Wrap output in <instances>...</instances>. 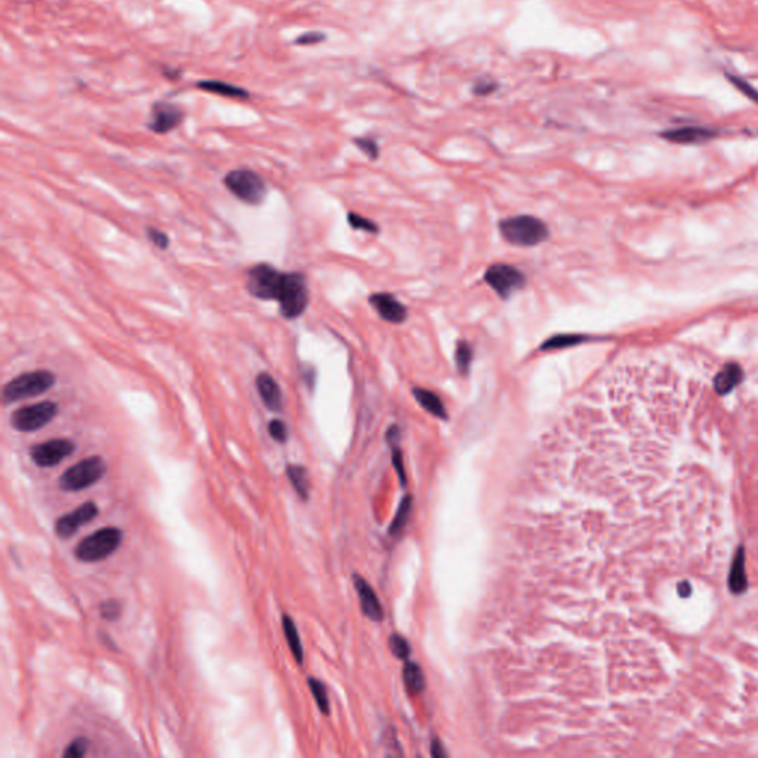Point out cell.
Masks as SVG:
<instances>
[{
  "label": "cell",
  "instance_id": "cell-1",
  "mask_svg": "<svg viewBox=\"0 0 758 758\" xmlns=\"http://www.w3.org/2000/svg\"><path fill=\"white\" fill-rule=\"evenodd\" d=\"M248 289L261 300L279 302L286 319L300 317L309 304V288L300 273H282L269 264H258L248 273Z\"/></svg>",
  "mask_w": 758,
  "mask_h": 758
},
{
  "label": "cell",
  "instance_id": "cell-2",
  "mask_svg": "<svg viewBox=\"0 0 758 758\" xmlns=\"http://www.w3.org/2000/svg\"><path fill=\"white\" fill-rule=\"evenodd\" d=\"M502 237L516 246H536L548 239L550 231L541 220L530 215H518L499 222Z\"/></svg>",
  "mask_w": 758,
  "mask_h": 758
},
{
  "label": "cell",
  "instance_id": "cell-3",
  "mask_svg": "<svg viewBox=\"0 0 758 758\" xmlns=\"http://www.w3.org/2000/svg\"><path fill=\"white\" fill-rule=\"evenodd\" d=\"M123 539V532L117 527H104L79 542L75 556L79 561L95 563L107 558L115 552Z\"/></svg>",
  "mask_w": 758,
  "mask_h": 758
},
{
  "label": "cell",
  "instance_id": "cell-4",
  "mask_svg": "<svg viewBox=\"0 0 758 758\" xmlns=\"http://www.w3.org/2000/svg\"><path fill=\"white\" fill-rule=\"evenodd\" d=\"M55 384V376L49 371H32L18 375L3 387V402L6 405L24 400L46 393Z\"/></svg>",
  "mask_w": 758,
  "mask_h": 758
},
{
  "label": "cell",
  "instance_id": "cell-5",
  "mask_svg": "<svg viewBox=\"0 0 758 758\" xmlns=\"http://www.w3.org/2000/svg\"><path fill=\"white\" fill-rule=\"evenodd\" d=\"M106 473V460L101 456H89L66 469L59 477L58 485L66 492H79L98 483Z\"/></svg>",
  "mask_w": 758,
  "mask_h": 758
},
{
  "label": "cell",
  "instance_id": "cell-6",
  "mask_svg": "<svg viewBox=\"0 0 758 758\" xmlns=\"http://www.w3.org/2000/svg\"><path fill=\"white\" fill-rule=\"evenodd\" d=\"M224 184L235 197L249 204H260L267 194L264 179L257 172L249 169L231 171L224 178Z\"/></svg>",
  "mask_w": 758,
  "mask_h": 758
},
{
  "label": "cell",
  "instance_id": "cell-7",
  "mask_svg": "<svg viewBox=\"0 0 758 758\" xmlns=\"http://www.w3.org/2000/svg\"><path fill=\"white\" fill-rule=\"evenodd\" d=\"M58 414V405L54 402H40L19 407L11 416V425L17 431L32 433L43 428Z\"/></svg>",
  "mask_w": 758,
  "mask_h": 758
},
{
  "label": "cell",
  "instance_id": "cell-8",
  "mask_svg": "<svg viewBox=\"0 0 758 758\" xmlns=\"http://www.w3.org/2000/svg\"><path fill=\"white\" fill-rule=\"evenodd\" d=\"M485 282L501 298H508L511 293L521 289L526 283L525 274L508 264H494L485 273Z\"/></svg>",
  "mask_w": 758,
  "mask_h": 758
},
{
  "label": "cell",
  "instance_id": "cell-9",
  "mask_svg": "<svg viewBox=\"0 0 758 758\" xmlns=\"http://www.w3.org/2000/svg\"><path fill=\"white\" fill-rule=\"evenodd\" d=\"M75 443L67 438H52L36 445L30 450L33 463L42 468L55 467L75 452Z\"/></svg>",
  "mask_w": 758,
  "mask_h": 758
},
{
  "label": "cell",
  "instance_id": "cell-10",
  "mask_svg": "<svg viewBox=\"0 0 758 758\" xmlns=\"http://www.w3.org/2000/svg\"><path fill=\"white\" fill-rule=\"evenodd\" d=\"M98 507L94 502H85V504L79 505L73 513H68L63 517H59L55 523V534L58 538H71L76 532L84 526L88 525L90 520H94L98 516Z\"/></svg>",
  "mask_w": 758,
  "mask_h": 758
},
{
  "label": "cell",
  "instance_id": "cell-11",
  "mask_svg": "<svg viewBox=\"0 0 758 758\" xmlns=\"http://www.w3.org/2000/svg\"><path fill=\"white\" fill-rule=\"evenodd\" d=\"M181 120L182 110L178 106L171 104V102L166 101H160L156 102L151 108V122L148 126L156 134H166V132L175 129Z\"/></svg>",
  "mask_w": 758,
  "mask_h": 758
},
{
  "label": "cell",
  "instance_id": "cell-12",
  "mask_svg": "<svg viewBox=\"0 0 758 758\" xmlns=\"http://www.w3.org/2000/svg\"><path fill=\"white\" fill-rule=\"evenodd\" d=\"M371 304L384 320L390 323H402L406 320V307L390 293H375L371 296Z\"/></svg>",
  "mask_w": 758,
  "mask_h": 758
},
{
  "label": "cell",
  "instance_id": "cell-13",
  "mask_svg": "<svg viewBox=\"0 0 758 758\" xmlns=\"http://www.w3.org/2000/svg\"><path fill=\"white\" fill-rule=\"evenodd\" d=\"M354 585L358 594V600H360L362 612L372 621H378V622L382 621L384 610L373 588L369 585L362 576H357V575L354 576Z\"/></svg>",
  "mask_w": 758,
  "mask_h": 758
},
{
  "label": "cell",
  "instance_id": "cell-14",
  "mask_svg": "<svg viewBox=\"0 0 758 758\" xmlns=\"http://www.w3.org/2000/svg\"><path fill=\"white\" fill-rule=\"evenodd\" d=\"M715 135V132L710 128L702 126H683L663 132L662 137L677 144H698V142L708 141Z\"/></svg>",
  "mask_w": 758,
  "mask_h": 758
},
{
  "label": "cell",
  "instance_id": "cell-15",
  "mask_svg": "<svg viewBox=\"0 0 758 758\" xmlns=\"http://www.w3.org/2000/svg\"><path fill=\"white\" fill-rule=\"evenodd\" d=\"M727 585L735 596H742L748 590V575H746V566H745V548L739 547L735 552V557L732 560V566L729 572V578H727Z\"/></svg>",
  "mask_w": 758,
  "mask_h": 758
},
{
  "label": "cell",
  "instance_id": "cell-16",
  "mask_svg": "<svg viewBox=\"0 0 758 758\" xmlns=\"http://www.w3.org/2000/svg\"><path fill=\"white\" fill-rule=\"evenodd\" d=\"M257 390L262 398L264 405L267 406L270 411L279 412L283 402H282V391L279 384L275 382V379L269 373H260L257 376Z\"/></svg>",
  "mask_w": 758,
  "mask_h": 758
},
{
  "label": "cell",
  "instance_id": "cell-17",
  "mask_svg": "<svg viewBox=\"0 0 758 758\" xmlns=\"http://www.w3.org/2000/svg\"><path fill=\"white\" fill-rule=\"evenodd\" d=\"M744 379L742 369L737 365H727L715 378V390L720 394L730 393L733 388Z\"/></svg>",
  "mask_w": 758,
  "mask_h": 758
},
{
  "label": "cell",
  "instance_id": "cell-18",
  "mask_svg": "<svg viewBox=\"0 0 758 758\" xmlns=\"http://www.w3.org/2000/svg\"><path fill=\"white\" fill-rule=\"evenodd\" d=\"M282 628H283L286 640H288L289 649L293 654L295 661L298 663H302V661H304V648H302V643H301V637H300L298 628H296V625H295L293 619L289 616V614H283V616H282Z\"/></svg>",
  "mask_w": 758,
  "mask_h": 758
},
{
  "label": "cell",
  "instance_id": "cell-19",
  "mask_svg": "<svg viewBox=\"0 0 758 758\" xmlns=\"http://www.w3.org/2000/svg\"><path fill=\"white\" fill-rule=\"evenodd\" d=\"M197 88L206 90V92H212V94H217V95H221V97H227V98H248L249 97L248 90H244L239 86H234L231 84H225V81H220V80L199 81Z\"/></svg>",
  "mask_w": 758,
  "mask_h": 758
},
{
  "label": "cell",
  "instance_id": "cell-20",
  "mask_svg": "<svg viewBox=\"0 0 758 758\" xmlns=\"http://www.w3.org/2000/svg\"><path fill=\"white\" fill-rule=\"evenodd\" d=\"M414 396L418 400V403L421 405L427 412H429V414L440 418V419H446L447 418L445 405L442 403V400H440V397L437 394H434L433 391L424 390V388H415Z\"/></svg>",
  "mask_w": 758,
  "mask_h": 758
},
{
  "label": "cell",
  "instance_id": "cell-21",
  "mask_svg": "<svg viewBox=\"0 0 758 758\" xmlns=\"http://www.w3.org/2000/svg\"><path fill=\"white\" fill-rule=\"evenodd\" d=\"M286 474L292 483L296 494L301 496V499L307 501L310 496V478L307 469L301 465H288L286 468Z\"/></svg>",
  "mask_w": 758,
  "mask_h": 758
},
{
  "label": "cell",
  "instance_id": "cell-22",
  "mask_svg": "<svg viewBox=\"0 0 758 758\" xmlns=\"http://www.w3.org/2000/svg\"><path fill=\"white\" fill-rule=\"evenodd\" d=\"M403 680L407 690L411 693H419L424 689L422 670L415 662H406L403 668Z\"/></svg>",
  "mask_w": 758,
  "mask_h": 758
},
{
  "label": "cell",
  "instance_id": "cell-23",
  "mask_svg": "<svg viewBox=\"0 0 758 758\" xmlns=\"http://www.w3.org/2000/svg\"><path fill=\"white\" fill-rule=\"evenodd\" d=\"M456 369L460 375H467L469 372L471 362H473V348L465 341H459L456 347Z\"/></svg>",
  "mask_w": 758,
  "mask_h": 758
},
{
  "label": "cell",
  "instance_id": "cell-24",
  "mask_svg": "<svg viewBox=\"0 0 758 758\" xmlns=\"http://www.w3.org/2000/svg\"><path fill=\"white\" fill-rule=\"evenodd\" d=\"M411 507H412V498L411 496H406L403 501L400 507H398L397 509V516L393 521V525L390 527V534L391 535H397L400 534V530L406 526L407 520H409V514H411Z\"/></svg>",
  "mask_w": 758,
  "mask_h": 758
},
{
  "label": "cell",
  "instance_id": "cell-25",
  "mask_svg": "<svg viewBox=\"0 0 758 758\" xmlns=\"http://www.w3.org/2000/svg\"><path fill=\"white\" fill-rule=\"evenodd\" d=\"M309 686L315 699V703L319 706V710L323 714H329L331 706H329V699H327V692H326L324 684L317 679H309Z\"/></svg>",
  "mask_w": 758,
  "mask_h": 758
},
{
  "label": "cell",
  "instance_id": "cell-26",
  "mask_svg": "<svg viewBox=\"0 0 758 758\" xmlns=\"http://www.w3.org/2000/svg\"><path fill=\"white\" fill-rule=\"evenodd\" d=\"M88 750H89V741L86 739V737H77V739H75L66 748V751L63 752V757H66V758H81V757H85L88 754Z\"/></svg>",
  "mask_w": 758,
  "mask_h": 758
},
{
  "label": "cell",
  "instance_id": "cell-27",
  "mask_svg": "<svg viewBox=\"0 0 758 758\" xmlns=\"http://www.w3.org/2000/svg\"><path fill=\"white\" fill-rule=\"evenodd\" d=\"M122 604L117 600H107L99 604V614L107 621H116L120 618Z\"/></svg>",
  "mask_w": 758,
  "mask_h": 758
},
{
  "label": "cell",
  "instance_id": "cell-28",
  "mask_svg": "<svg viewBox=\"0 0 758 758\" xmlns=\"http://www.w3.org/2000/svg\"><path fill=\"white\" fill-rule=\"evenodd\" d=\"M498 88H499V85H498L496 80L490 79V77H481L474 84L473 92L478 97H487L490 94H494V92Z\"/></svg>",
  "mask_w": 758,
  "mask_h": 758
},
{
  "label": "cell",
  "instance_id": "cell-29",
  "mask_svg": "<svg viewBox=\"0 0 758 758\" xmlns=\"http://www.w3.org/2000/svg\"><path fill=\"white\" fill-rule=\"evenodd\" d=\"M727 79H729V80L732 81V85H733L737 90L742 92V94H744L745 97H748L750 99L758 102V90H757L754 86H751L750 84H748V81H745V80L741 79V77L730 76V75L727 76Z\"/></svg>",
  "mask_w": 758,
  "mask_h": 758
},
{
  "label": "cell",
  "instance_id": "cell-30",
  "mask_svg": "<svg viewBox=\"0 0 758 758\" xmlns=\"http://www.w3.org/2000/svg\"><path fill=\"white\" fill-rule=\"evenodd\" d=\"M390 648H391V652L394 653V657L400 659H406L409 657V653H411V646H409L407 641L402 636H396V634L390 639Z\"/></svg>",
  "mask_w": 758,
  "mask_h": 758
},
{
  "label": "cell",
  "instance_id": "cell-31",
  "mask_svg": "<svg viewBox=\"0 0 758 758\" xmlns=\"http://www.w3.org/2000/svg\"><path fill=\"white\" fill-rule=\"evenodd\" d=\"M269 433L279 443H284L288 440V427L280 419H273L269 424Z\"/></svg>",
  "mask_w": 758,
  "mask_h": 758
},
{
  "label": "cell",
  "instance_id": "cell-32",
  "mask_svg": "<svg viewBox=\"0 0 758 758\" xmlns=\"http://www.w3.org/2000/svg\"><path fill=\"white\" fill-rule=\"evenodd\" d=\"M354 144L360 148L366 156H369L371 159H376L378 157V153H379V147L376 144V141L372 139V138H356L354 139Z\"/></svg>",
  "mask_w": 758,
  "mask_h": 758
},
{
  "label": "cell",
  "instance_id": "cell-33",
  "mask_svg": "<svg viewBox=\"0 0 758 758\" xmlns=\"http://www.w3.org/2000/svg\"><path fill=\"white\" fill-rule=\"evenodd\" d=\"M348 222L353 225V229H362V230L369 231V233H376L378 231V227L371 220L363 218V217H360V215L350 213V215H348Z\"/></svg>",
  "mask_w": 758,
  "mask_h": 758
},
{
  "label": "cell",
  "instance_id": "cell-34",
  "mask_svg": "<svg viewBox=\"0 0 758 758\" xmlns=\"http://www.w3.org/2000/svg\"><path fill=\"white\" fill-rule=\"evenodd\" d=\"M147 234H148L150 242H151L153 244H156L157 248H160V249H166L168 246H169V237H168V235H166L165 233H163V231H160V230H157V229H148Z\"/></svg>",
  "mask_w": 758,
  "mask_h": 758
},
{
  "label": "cell",
  "instance_id": "cell-35",
  "mask_svg": "<svg viewBox=\"0 0 758 758\" xmlns=\"http://www.w3.org/2000/svg\"><path fill=\"white\" fill-rule=\"evenodd\" d=\"M326 39V36L323 33H304L301 35L298 39L295 40L296 45H315V43H320L323 42V40Z\"/></svg>",
  "mask_w": 758,
  "mask_h": 758
},
{
  "label": "cell",
  "instance_id": "cell-36",
  "mask_svg": "<svg viewBox=\"0 0 758 758\" xmlns=\"http://www.w3.org/2000/svg\"><path fill=\"white\" fill-rule=\"evenodd\" d=\"M583 338L581 336H560V338H554L552 341H548L544 344V348H548V347H565L567 344H576L579 341H582Z\"/></svg>",
  "mask_w": 758,
  "mask_h": 758
},
{
  "label": "cell",
  "instance_id": "cell-37",
  "mask_svg": "<svg viewBox=\"0 0 758 758\" xmlns=\"http://www.w3.org/2000/svg\"><path fill=\"white\" fill-rule=\"evenodd\" d=\"M393 460H394V467L397 469V473H398V476H400L402 483H405L406 480H405V469H403V464H402V454H400V450L396 449V447H394Z\"/></svg>",
  "mask_w": 758,
  "mask_h": 758
},
{
  "label": "cell",
  "instance_id": "cell-38",
  "mask_svg": "<svg viewBox=\"0 0 758 758\" xmlns=\"http://www.w3.org/2000/svg\"><path fill=\"white\" fill-rule=\"evenodd\" d=\"M431 754L433 757L436 758H442V757H446V751L443 750L442 744H440L438 739H434L433 744H431Z\"/></svg>",
  "mask_w": 758,
  "mask_h": 758
}]
</instances>
